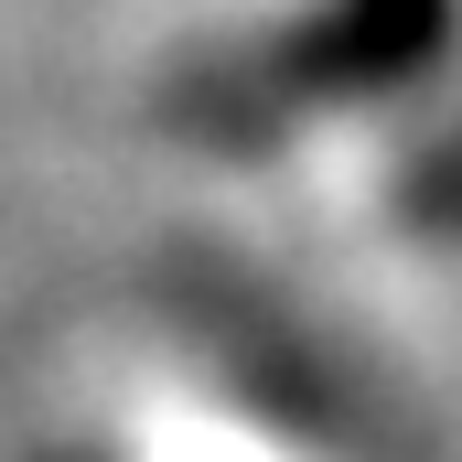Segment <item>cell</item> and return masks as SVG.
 Wrapping results in <instances>:
<instances>
[{
    "mask_svg": "<svg viewBox=\"0 0 462 462\" xmlns=\"http://www.w3.org/2000/svg\"><path fill=\"white\" fill-rule=\"evenodd\" d=\"M387 205H398L409 236H462V108L398 162V194H387Z\"/></svg>",
    "mask_w": 462,
    "mask_h": 462,
    "instance_id": "cell-2",
    "label": "cell"
},
{
    "mask_svg": "<svg viewBox=\"0 0 462 462\" xmlns=\"http://www.w3.org/2000/svg\"><path fill=\"white\" fill-rule=\"evenodd\" d=\"M462 65V0H301L183 54L162 87V129L194 151H280L301 129L420 97Z\"/></svg>",
    "mask_w": 462,
    "mask_h": 462,
    "instance_id": "cell-1",
    "label": "cell"
}]
</instances>
